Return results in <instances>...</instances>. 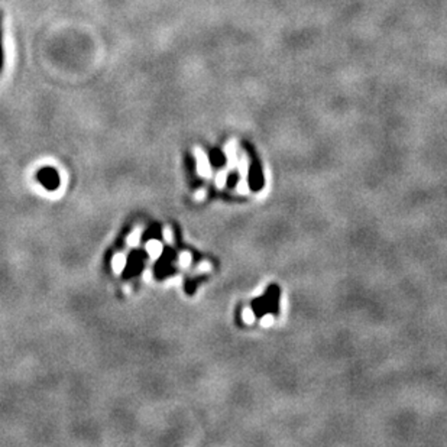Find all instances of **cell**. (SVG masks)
Returning a JSON list of instances; mask_svg holds the SVG:
<instances>
[{
  "label": "cell",
  "instance_id": "6da1fadb",
  "mask_svg": "<svg viewBox=\"0 0 447 447\" xmlns=\"http://www.w3.org/2000/svg\"><path fill=\"white\" fill-rule=\"evenodd\" d=\"M194 155H196V161H197V172L198 176H203V178H208L212 176V166H210V162H208V158L206 155L202 148H196L194 149Z\"/></svg>",
  "mask_w": 447,
  "mask_h": 447
},
{
  "label": "cell",
  "instance_id": "7a4b0ae2",
  "mask_svg": "<svg viewBox=\"0 0 447 447\" xmlns=\"http://www.w3.org/2000/svg\"><path fill=\"white\" fill-rule=\"evenodd\" d=\"M126 264H128V258L123 252H118L112 258V270L114 272V275H120L123 270L126 268Z\"/></svg>",
  "mask_w": 447,
  "mask_h": 447
},
{
  "label": "cell",
  "instance_id": "3957f363",
  "mask_svg": "<svg viewBox=\"0 0 447 447\" xmlns=\"http://www.w3.org/2000/svg\"><path fill=\"white\" fill-rule=\"evenodd\" d=\"M145 249H146V254L152 260L158 259L162 255V244L160 240H155V239L149 240L148 244H145Z\"/></svg>",
  "mask_w": 447,
  "mask_h": 447
},
{
  "label": "cell",
  "instance_id": "277c9868",
  "mask_svg": "<svg viewBox=\"0 0 447 447\" xmlns=\"http://www.w3.org/2000/svg\"><path fill=\"white\" fill-rule=\"evenodd\" d=\"M142 232L144 229L142 228H135L134 230L129 233L128 239H126V244L129 248H136L139 242H140V238H142Z\"/></svg>",
  "mask_w": 447,
  "mask_h": 447
},
{
  "label": "cell",
  "instance_id": "5b68a950",
  "mask_svg": "<svg viewBox=\"0 0 447 447\" xmlns=\"http://www.w3.org/2000/svg\"><path fill=\"white\" fill-rule=\"evenodd\" d=\"M226 155H228L229 168H233L236 165V145H234V142H230V144L226 145Z\"/></svg>",
  "mask_w": 447,
  "mask_h": 447
},
{
  "label": "cell",
  "instance_id": "8992f818",
  "mask_svg": "<svg viewBox=\"0 0 447 447\" xmlns=\"http://www.w3.org/2000/svg\"><path fill=\"white\" fill-rule=\"evenodd\" d=\"M192 260V256H191L190 252H181L178 255V266L180 268H188Z\"/></svg>",
  "mask_w": 447,
  "mask_h": 447
},
{
  "label": "cell",
  "instance_id": "52a82bcc",
  "mask_svg": "<svg viewBox=\"0 0 447 447\" xmlns=\"http://www.w3.org/2000/svg\"><path fill=\"white\" fill-rule=\"evenodd\" d=\"M226 181H228V171L223 170L220 171L216 176V187L217 188H223L226 186Z\"/></svg>",
  "mask_w": 447,
  "mask_h": 447
},
{
  "label": "cell",
  "instance_id": "ba28073f",
  "mask_svg": "<svg viewBox=\"0 0 447 447\" xmlns=\"http://www.w3.org/2000/svg\"><path fill=\"white\" fill-rule=\"evenodd\" d=\"M242 318L246 324H254L255 322V312H252V308H244L242 312Z\"/></svg>",
  "mask_w": 447,
  "mask_h": 447
},
{
  "label": "cell",
  "instance_id": "9c48e42d",
  "mask_svg": "<svg viewBox=\"0 0 447 447\" xmlns=\"http://www.w3.org/2000/svg\"><path fill=\"white\" fill-rule=\"evenodd\" d=\"M162 236H164V240H165V242H166L168 244H174V232H172V229H171L170 226L164 228Z\"/></svg>",
  "mask_w": 447,
  "mask_h": 447
},
{
  "label": "cell",
  "instance_id": "30bf717a",
  "mask_svg": "<svg viewBox=\"0 0 447 447\" xmlns=\"http://www.w3.org/2000/svg\"><path fill=\"white\" fill-rule=\"evenodd\" d=\"M239 172H240L242 178H246V174H248V158L246 156H242L239 161Z\"/></svg>",
  "mask_w": 447,
  "mask_h": 447
},
{
  "label": "cell",
  "instance_id": "8fae6325",
  "mask_svg": "<svg viewBox=\"0 0 447 447\" xmlns=\"http://www.w3.org/2000/svg\"><path fill=\"white\" fill-rule=\"evenodd\" d=\"M238 192L239 194H248L249 192V186H248L246 178H240V181L238 184Z\"/></svg>",
  "mask_w": 447,
  "mask_h": 447
},
{
  "label": "cell",
  "instance_id": "7c38bea8",
  "mask_svg": "<svg viewBox=\"0 0 447 447\" xmlns=\"http://www.w3.org/2000/svg\"><path fill=\"white\" fill-rule=\"evenodd\" d=\"M274 322H275V320H274V317H272L271 314H266V316L262 317L260 326H262V327H271V326L274 324Z\"/></svg>",
  "mask_w": 447,
  "mask_h": 447
},
{
  "label": "cell",
  "instance_id": "4fadbf2b",
  "mask_svg": "<svg viewBox=\"0 0 447 447\" xmlns=\"http://www.w3.org/2000/svg\"><path fill=\"white\" fill-rule=\"evenodd\" d=\"M212 270V264L208 262V260H203V262H200V265L197 266V271L198 272H208Z\"/></svg>",
  "mask_w": 447,
  "mask_h": 447
},
{
  "label": "cell",
  "instance_id": "5bb4252c",
  "mask_svg": "<svg viewBox=\"0 0 447 447\" xmlns=\"http://www.w3.org/2000/svg\"><path fill=\"white\" fill-rule=\"evenodd\" d=\"M206 196H207V191L204 190V188H200V190H197V192L194 194V200L203 202L204 198H206Z\"/></svg>",
  "mask_w": 447,
  "mask_h": 447
},
{
  "label": "cell",
  "instance_id": "9a60e30c",
  "mask_svg": "<svg viewBox=\"0 0 447 447\" xmlns=\"http://www.w3.org/2000/svg\"><path fill=\"white\" fill-rule=\"evenodd\" d=\"M150 274H152V272L149 271V270H146V271L144 272V280H145V281H149V280H150V276H152Z\"/></svg>",
  "mask_w": 447,
  "mask_h": 447
}]
</instances>
